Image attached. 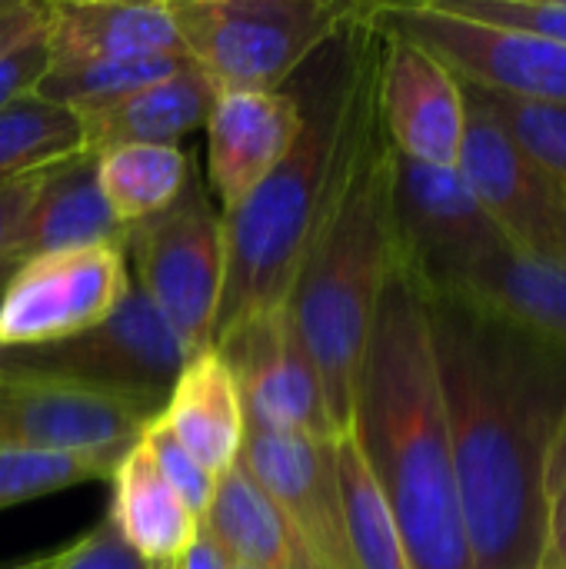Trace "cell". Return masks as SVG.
<instances>
[{
	"label": "cell",
	"mask_w": 566,
	"mask_h": 569,
	"mask_svg": "<svg viewBox=\"0 0 566 569\" xmlns=\"http://www.w3.org/2000/svg\"><path fill=\"white\" fill-rule=\"evenodd\" d=\"M424 307L474 569H537L566 353L454 293Z\"/></svg>",
	"instance_id": "cell-1"
},
{
	"label": "cell",
	"mask_w": 566,
	"mask_h": 569,
	"mask_svg": "<svg viewBox=\"0 0 566 569\" xmlns=\"http://www.w3.org/2000/svg\"><path fill=\"white\" fill-rule=\"evenodd\" d=\"M350 437L397 523L410 569H474L427 307L397 260L357 373Z\"/></svg>",
	"instance_id": "cell-2"
},
{
	"label": "cell",
	"mask_w": 566,
	"mask_h": 569,
	"mask_svg": "<svg viewBox=\"0 0 566 569\" xmlns=\"http://www.w3.org/2000/svg\"><path fill=\"white\" fill-rule=\"evenodd\" d=\"M374 40L367 3L290 80L300 127L264 187L224 220L227 283L214 323V343L230 330L290 300L310 240L340 180L354 97Z\"/></svg>",
	"instance_id": "cell-3"
},
{
	"label": "cell",
	"mask_w": 566,
	"mask_h": 569,
	"mask_svg": "<svg viewBox=\"0 0 566 569\" xmlns=\"http://www.w3.org/2000/svg\"><path fill=\"white\" fill-rule=\"evenodd\" d=\"M377 70L380 33L374 27L354 97L340 180L287 300L294 323L317 363L327 410L340 433L350 430L357 373L367 353L384 283L394 267V150L380 123Z\"/></svg>",
	"instance_id": "cell-4"
},
{
	"label": "cell",
	"mask_w": 566,
	"mask_h": 569,
	"mask_svg": "<svg viewBox=\"0 0 566 569\" xmlns=\"http://www.w3.org/2000/svg\"><path fill=\"white\" fill-rule=\"evenodd\" d=\"M344 0H170L187 60L217 93H277L354 20Z\"/></svg>",
	"instance_id": "cell-5"
},
{
	"label": "cell",
	"mask_w": 566,
	"mask_h": 569,
	"mask_svg": "<svg viewBox=\"0 0 566 569\" xmlns=\"http://www.w3.org/2000/svg\"><path fill=\"white\" fill-rule=\"evenodd\" d=\"M137 290L173 330L187 357L214 350V323L227 283V227L197 167L177 203L127 230Z\"/></svg>",
	"instance_id": "cell-6"
},
{
	"label": "cell",
	"mask_w": 566,
	"mask_h": 569,
	"mask_svg": "<svg viewBox=\"0 0 566 569\" xmlns=\"http://www.w3.org/2000/svg\"><path fill=\"white\" fill-rule=\"evenodd\" d=\"M187 360L173 330L133 287L120 310L93 330L43 347L0 350V377L113 393L163 410Z\"/></svg>",
	"instance_id": "cell-7"
},
{
	"label": "cell",
	"mask_w": 566,
	"mask_h": 569,
	"mask_svg": "<svg viewBox=\"0 0 566 569\" xmlns=\"http://www.w3.org/2000/svg\"><path fill=\"white\" fill-rule=\"evenodd\" d=\"M394 260L420 293H454L490 253L507 247L457 167L390 160Z\"/></svg>",
	"instance_id": "cell-8"
},
{
	"label": "cell",
	"mask_w": 566,
	"mask_h": 569,
	"mask_svg": "<svg viewBox=\"0 0 566 569\" xmlns=\"http://www.w3.org/2000/svg\"><path fill=\"white\" fill-rule=\"evenodd\" d=\"M367 17L380 33L404 37L434 53L457 80L507 97L566 103V47L537 33L477 23L424 3H367Z\"/></svg>",
	"instance_id": "cell-9"
},
{
	"label": "cell",
	"mask_w": 566,
	"mask_h": 569,
	"mask_svg": "<svg viewBox=\"0 0 566 569\" xmlns=\"http://www.w3.org/2000/svg\"><path fill=\"white\" fill-rule=\"evenodd\" d=\"M130 290L120 243L27 257L0 293V350L43 347L93 330L120 310Z\"/></svg>",
	"instance_id": "cell-10"
},
{
	"label": "cell",
	"mask_w": 566,
	"mask_h": 569,
	"mask_svg": "<svg viewBox=\"0 0 566 569\" xmlns=\"http://www.w3.org/2000/svg\"><path fill=\"white\" fill-rule=\"evenodd\" d=\"M160 407L63 383L0 377V450L70 457L107 477Z\"/></svg>",
	"instance_id": "cell-11"
},
{
	"label": "cell",
	"mask_w": 566,
	"mask_h": 569,
	"mask_svg": "<svg viewBox=\"0 0 566 569\" xmlns=\"http://www.w3.org/2000/svg\"><path fill=\"white\" fill-rule=\"evenodd\" d=\"M457 173L510 250L566 263V190L560 180L474 107H467Z\"/></svg>",
	"instance_id": "cell-12"
},
{
	"label": "cell",
	"mask_w": 566,
	"mask_h": 569,
	"mask_svg": "<svg viewBox=\"0 0 566 569\" xmlns=\"http://www.w3.org/2000/svg\"><path fill=\"white\" fill-rule=\"evenodd\" d=\"M214 350L224 357L240 387L247 430L314 440L344 437L330 420L317 363L287 303L250 317L217 340Z\"/></svg>",
	"instance_id": "cell-13"
},
{
	"label": "cell",
	"mask_w": 566,
	"mask_h": 569,
	"mask_svg": "<svg viewBox=\"0 0 566 569\" xmlns=\"http://www.w3.org/2000/svg\"><path fill=\"white\" fill-rule=\"evenodd\" d=\"M240 467L280 507L320 569H354L337 480V440L247 430Z\"/></svg>",
	"instance_id": "cell-14"
},
{
	"label": "cell",
	"mask_w": 566,
	"mask_h": 569,
	"mask_svg": "<svg viewBox=\"0 0 566 569\" xmlns=\"http://www.w3.org/2000/svg\"><path fill=\"white\" fill-rule=\"evenodd\" d=\"M377 103L394 153L430 167H457L467 123L464 90L434 53L380 33Z\"/></svg>",
	"instance_id": "cell-15"
},
{
	"label": "cell",
	"mask_w": 566,
	"mask_h": 569,
	"mask_svg": "<svg viewBox=\"0 0 566 569\" xmlns=\"http://www.w3.org/2000/svg\"><path fill=\"white\" fill-rule=\"evenodd\" d=\"M300 127L297 100L277 93H220L207 130V190L224 213H237L277 170Z\"/></svg>",
	"instance_id": "cell-16"
},
{
	"label": "cell",
	"mask_w": 566,
	"mask_h": 569,
	"mask_svg": "<svg viewBox=\"0 0 566 569\" xmlns=\"http://www.w3.org/2000/svg\"><path fill=\"white\" fill-rule=\"evenodd\" d=\"M47 70L113 60L187 57L170 0H60L47 3Z\"/></svg>",
	"instance_id": "cell-17"
},
{
	"label": "cell",
	"mask_w": 566,
	"mask_h": 569,
	"mask_svg": "<svg viewBox=\"0 0 566 569\" xmlns=\"http://www.w3.org/2000/svg\"><path fill=\"white\" fill-rule=\"evenodd\" d=\"M217 87L193 67L183 63L163 80H153L120 100L73 113L90 157L113 147H180V140L200 130L217 103Z\"/></svg>",
	"instance_id": "cell-18"
},
{
	"label": "cell",
	"mask_w": 566,
	"mask_h": 569,
	"mask_svg": "<svg viewBox=\"0 0 566 569\" xmlns=\"http://www.w3.org/2000/svg\"><path fill=\"white\" fill-rule=\"evenodd\" d=\"M157 420L210 477L220 480L240 463L247 413L240 387L217 350L193 353L183 363Z\"/></svg>",
	"instance_id": "cell-19"
},
{
	"label": "cell",
	"mask_w": 566,
	"mask_h": 569,
	"mask_svg": "<svg viewBox=\"0 0 566 569\" xmlns=\"http://www.w3.org/2000/svg\"><path fill=\"white\" fill-rule=\"evenodd\" d=\"M127 230L113 220L97 183V157L80 153L40 173L33 203L10 243V260L50 250L120 243Z\"/></svg>",
	"instance_id": "cell-20"
},
{
	"label": "cell",
	"mask_w": 566,
	"mask_h": 569,
	"mask_svg": "<svg viewBox=\"0 0 566 569\" xmlns=\"http://www.w3.org/2000/svg\"><path fill=\"white\" fill-rule=\"evenodd\" d=\"M110 483L113 500L107 510V523L120 537V543L150 569L173 567L193 543L203 520L190 513V507L160 477L143 433L113 467Z\"/></svg>",
	"instance_id": "cell-21"
},
{
	"label": "cell",
	"mask_w": 566,
	"mask_h": 569,
	"mask_svg": "<svg viewBox=\"0 0 566 569\" xmlns=\"http://www.w3.org/2000/svg\"><path fill=\"white\" fill-rule=\"evenodd\" d=\"M454 297L504 317L566 353V263L500 247L454 290Z\"/></svg>",
	"instance_id": "cell-22"
},
{
	"label": "cell",
	"mask_w": 566,
	"mask_h": 569,
	"mask_svg": "<svg viewBox=\"0 0 566 569\" xmlns=\"http://www.w3.org/2000/svg\"><path fill=\"white\" fill-rule=\"evenodd\" d=\"M203 523L227 550L234 567L320 569L280 507L254 483L240 463L220 477Z\"/></svg>",
	"instance_id": "cell-23"
},
{
	"label": "cell",
	"mask_w": 566,
	"mask_h": 569,
	"mask_svg": "<svg viewBox=\"0 0 566 569\" xmlns=\"http://www.w3.org/2000/svg\"><path fill=\"white\" fill-rule=\"evenodd\" d=\"M193 173V157L180 147H113L97 153V183L107 210L133 230L170 210Z\"/></svg>",
	"instance_id": "cell-24"
},
{
	"label": "cell",
	"mask_w": 566,
	"mask_h": 569,
	"mask_svg": "<svg viewBox=\"0 0 566 569\" xmlns=\"http://www.w3.org/2000/svg\"><path fill=\"white\" fill-rule=\"evenodd\" d=\"M80 153L83 133L67 107L27 93L0 113V190Z\"/></svg>",
	"instance_id": "cell-25"
},
{
	"label": "cell",
	"mask_w": 566,
	"mask_h": 569,
	"mask_svg": "<svg viewBox=\"0 0 566 569\" xmlns=\"http://www.w3.org/2000/svg\"><path fill=\"white\" fill-rule=\"evenodd\" d=\"M337 480L354 569H410L397 523L357 450L350 430L337 440Z\"/></svg>",
	"instance_id": "cell-26"
},
{
	"label": "cell",
	"mask_w": 566,
	"mask_h": 569,
	"mask_svg": "<svg viewBox=\"0 0 566 569\" xmlns=\"http://www.w3.org/2000/svg\"><path fill=\"white\" fill-rule=\"evenodd\" d=\"M464 103L500 123L537 163H544L566 190V103L507 97L477 83H464Z\"/></svg>",
	"instance_id": "cell-27"
},
{
	"label": "cell",
	"mask_w": 566,
	"mask_h": 569,
	"mask_svg": "<svg viewBox=\"0 0 566 569\" xmlns=\"http://www.w3.org/2000/svg\"><path fill=\"white\" fill-rule=\"evenodd\" d=\"M190 63L187 57H153V60H113V63H87L73 70H47L43 80L37 83V97L67 107L70 113L120 100L153 80L170 77Z\"/></svg>",
	"instance_id": "cell-28"
},
{
	"label": "cell",
	"mask_w": 566,
	"mask_h": 569,
	"mask_svg": "<svg viewBox=\"0 0 566 569\" xmlns=\"http://www.w3.org/2000/svg\"><path fill=\"white\" fill-rule=\"evenodd\" d=\"M100 480H110V477L100 467L83 463V460L0 450V510L60 493V490H73L83 483H100Z\"/></svg>",
	"instance_id": "cell-29"
},
{
	"label": "cell",
	"mask_w": 566,
	"mask_h": 569,
	"mask_svg": "<svg viewBox=\"0 0 566 569\" xmlns=\"http://www.w3.org/2000/svg\"><path fill=\"white\" fill-rule=\"evenodd\" d=\"M444 10L507 30L537 33L566 47V0H434Z\"/></svg>",
	"instance_id": "cell-30"
},
{
	"label": "cell",
	"mask_w": 566,
	"mask_h": 569,
	"mask_svg": "<svg viewBox=\"0 0 566 569\" xmlns=\"http://www.w3.org/2000/svg\"><path fill=\"white\" fill-rule=\"evenodd\" d=\"M143 443H147V450H150V460H153V467L160 470V477L173 487V493L190 507V513H197L200 520H203V513H207V507H210V500H214V493H217V477H210L167 430H163V423L153 417L150 423H147V430H143Z\"/></svg>",
	"instance_id": "cell-31"
},
{
	"label": "cell",
	"mask_w": 566,
	"mask_h": 569,
	"mask_svg": "<svg viewBox=\"0 0 566 569\" xmlns=\"http://www.w3.org/2000/svg\"><path fill=\"white\" fill-rule=\"evenodd\" d=\"M540 563L537 569H566V420L560 423L547 467H544V493H540Z\"/></svg>",
	"instance_id": "cell-32"
},
{
	"label": "cell",
	"mask_w": 566,
	"mask_h": 569,
	"mask_svg": "<svg viewBox=\"0 0 566 569\" xmlns=\"http://www.w3.org/2000/svg\"><path fill=\"white\" fill-rule=\"evenodd\" d=\"M47 27V23H43ZM43 27L0 53V113L20 97L33 93L47 73V33Z\"/></svg>",
	"instance_id": "cell-33"
},
{
	"label": "cell",
	"mask_w": 566,
	"mask_h": 569,
	"mask_svg": "<svg viewBox=\"0 0 566 569\" xmlns=\"http://www.w3.org/2000/svg\"><path fill=\"white\" fill-rule=\"evenodd\" d=\"M63 569H150L140 557H133L120 537L110 530V523L103 520L100 527L87 530L83 537H77V553Z\"/></svg>",
	"instance_id": "cell-34"
},
{
	"label": "cell",
	"mask_w": 566,
	"mask_h": 569,
	"mask_svg": "<svg viewBox=\"0 0 566 569\" xmlns=\"http://www.w3.org/2000/svg\"><path fill=\"white\" fill-rule=\"evenodd\" d=\"M43 23H47V3L0 0V53L17 47L23 37L37 33Z\"/></svg>",
	"instance_id": "cell-35"
},
{
	"label": "cell",
	"mask_w": 566,
	"mask_h": 569,
	"mask_svg": "<svg viewBox=\"0 0 566 569\" xmlns=\"http://www.w3.org/2000/svg\"><path fill=\"white\" fill-rule=\"evenodd\" d=\"M37 183H40V173L0 190V260L10 257V243H13V237H17V230H20L30 203H33Z\"/></svg>",
	"instance_id": "cell-36"
},
{
	"label": "cell",
	"mask_w": 566,
	"mask_h": 569,
	"mask_svg": "<svg viewBox=\"0 0 566 569\" xmlns=\"http://www.w3.org/2000/svg\"><path fill=\"white\" fill-rule=\"evenodd\" d=\"M177 569H234L227 550L217 543V537L207 530V523H200L193 543L187 547V553L177 560Z\"/></svg>",
	"instance_id": "cell-37"
},
{
	"label": "cell",
	"mask_w": 566,
	"mask_h": 569,
	"mask_svg": "<svg viewBox=\"0 0 566 569\" xmlns=\"http://www.w3.org/2000/svg\"><path fill=\"white\" fill-rule=\"evenodd\" d=\"M77 553V540H70L67 547L53 550V553H43V557H30V560H20V563H7L0 569H63Z\"/></svg>",
	"instance_id": "cell-38"
},
{
	"label": "cell",
	"mask_w": 566,
	"mask_h": 569,
	"mask_svg": "<svg viewBox=\"0 0 566 569\" xmlns=\"http://www.w3.org/2000/svg\"><path fill=\"white\" fill-rule=\"evenodd\" d=\"M17 263H20V260H10V257L0 260V293H3V287H7V280H10V273L17 270Z\"/></svg>",
	"instance_id": "cell-39"
},
{
	"label": "cell",
	"mask_w": 566,
	"mask_h": 569,
	"mask_svg": "<svg viewBox=\"0 0 566 569\" xmlns=\"http://www.w3.org/2000/svg\"><path fill=\"white\" fill-rule=\"evenodd\" d=\"M160 569H177V563H173V567H160Z\"/></svg>",
	"instance_id": "cell-40"
},
{
	"label": "cell",
	"mask_w": 566,
	"mask_h": 569,
	"mask_svg": "<svg viewBox=\"0 0 566 569\" xmlns=\"http://www.w3.org/2000/svg\"><path fill=\"white\" fill-rule=\"evenodd\" d=\"M234 569H244V567H234Z\"/></svg>",
	"instance_id": "cell-41"
}]
</instances>
